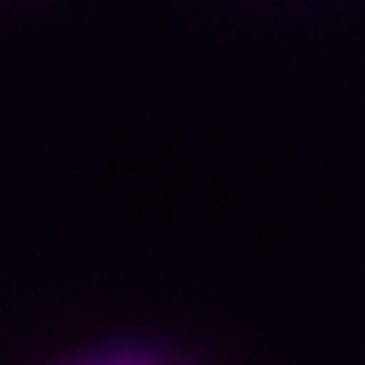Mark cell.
Wrapping results in <instances>:
<instances>
[]
</instances>
